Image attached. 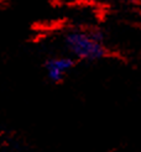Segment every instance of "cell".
Listing matches in <instances>:
<instances>
[{
	"mask_svg": "<svg viewBox=\"0 0 141 152\" xmlns=\"http://www.w3.org/2000/svg\"><path fill=\"white\" fill-rule=\"evenodd\" d=\"M64 45L78 59L96 61L107 55V48L103 43V34L99 31L87 32L73 30L64 36Z\"/></svg>",
	"mask_w": 141,
	"mask_h": 152,
	"instance_id": "obj_1",
	"label": "cell"
},
{
	"mask_svg": "<svg viewBox=\"0 0 141 152\" xmlns=\"http://www.w3.org/2000/svg\"><path fill=\"white\" fill-rule=\"evenodd\" d=\"M74 66V61L71 57H55L46 62V72L50 80L53 83L61 82L64 75L68 73Z\"/></svg>",
	"mask_w": 141,
	"mask_h": 152,
	"instance_id": "obj_2",
	"label": "cell"
}]
</instances>
